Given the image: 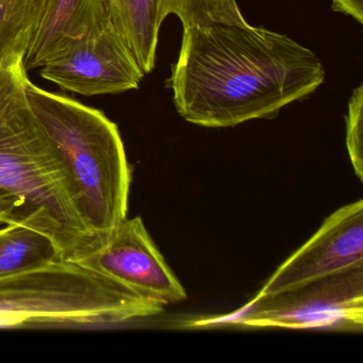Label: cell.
<instances>
[{"mask_svg": "<svg viewBox=\"0 0 363 363\" xmlns=\"http://www.w3.org/2000/svg\"><path fill=\"white\" fill-rule=\"evenodd\" d=\"M324 80L320 59L291 38L252 25L216 23L184 28L167 88L186 122L228 128L276 118Z\"/></svg>", "mask_w": 363, "mask_h": 363, "instance_id": "obj_1", "label": "cell"}, {"mask_svg": "<svg viewBox=\"0 0 363 363\" xmlns=\"http://www.w3.org/2000/svg\"><path fill=\"white\" fill-rule=\"evenodd\" d=\"M23 60L0 69V210L50 238L62 260L97 250L79 191L28 103Z\"/></svg>", "mask_w": 363, "mask_h": 363, "instance_id": "obj_2", "label": "cell"}, {"mask_svg": "<svg viewBox=\"0 0 363 363\" xmlns=\"http://www.w3.org/2000/svg\"><path fill=\"white\" fill-rule=\"evenodd\" d=\"M26 94L77 186L82 213L101 247L128 213L131 167L118 125L99 110L43 90L30 80Z\"/></svg>", "mask_w": 363, "mask_h": 363, "instance_id": "obj_3", "label": "cell"}, {"mask_svg": "<svg viewBox=\"0 0 363 363\" xmlns=\"http://www.w3.org/2000/svg\"><path fill=\"white\" fill-rule=\"evenodd\" d=\"M162 311L156 301L76 261L55 260L0 279V327L111 326Z\"/></svg>", "mask_w": 363, "mask_h": 363, "instance_id": "obj_4", "label": "cell"}, {"mask_svg": "<svg viewBox=\"0 0 363 363\" xmlns=\"http://www.w3.org/2000/svg\"><path fill=\"white\" fill-rule=\"evenodd\" d=\"M233 324L254 328L361 331L363 264L272 295L257 296L228 316L190 326Z\"/></svg>", "mask_w": 363, "mask_h": 363, "instance_id": "obj_5", "label": "cell"}, {"mask_svg": "<svg viewBox=\"0 0 363 363\" xmlns=\"http://www.w3.org/2000/svg\"><path fill=\"white\" fill-rule=\"evenodd\" d=\"M45 80L84 96L139 88L144 72L111 21L42 67Z\"/></svg>", "mask_w": 363, "mask_h": 363, "instance_id": "obj_6", "label": "cell"}, {"mask_svg": "<svg viewBox=\"0 0 363 363\" xmlns=\"http://www.w3.org/2000/svg\"><path fill=\"white\" fill-rule=\"evenodd\" d=\"M76 262L118 280L163 307L186 299L184 286L140 216L125 218L101 247Z\"/></svg>", "mask_w": 363, "mask_h": 363, "instance_id": "obj_7", "label": "cell"}, {"mask_svg": "<svg viewBox=\"0 0 363 363\" xmlns=\"http://www.w3.org/2000/svg\"><path fill=\"white\" fill-rule=\"evenodd\" d=\"M363 264V201L340 208L289 257L257 296L276 294Z\"/></svg>", "mask_w": 363, "mask_h": 363, "instance_id": "obj_8", "label": "cell"}, {"mask_svg": "<svg viewBox=\"0 0 363 363\" xmlns=\"http://www.w3.org/2000/svg\"><path fill=\"white\" fill-rule=\"evenodd\" d=\"M109 22L106 0H46L25 52V69L44 67Z\"/></svg>", "mask_w": 363, "mask_h": 363, "instance_id": "obj_9", "label": "cell"}, {"mask_svg": "<svg viewBox=\"0 0 363 363\" xmlns=\"http://www.w3.org/2000/svg\"><path fill=\"white\" fill-rule=\"evenodd\" d=\"M110 21L126 42L144 74L156 63L161 0H106Z\"/></svg>", "mask_w": 363, "mask_h": 363, "instance_id": "obj_10", "label": "cell"}, {"mask_svg": "<svg viewBox=\"0 0 363 363\" xmlns=\"http://www.w3.org/2000/svg\"><path fill=\"white\" fill-rule=\"evenodd\" d=\"M62 260L54 242L28 227L0 226V279Z\"/></svg>", "mask_w": 363, "mask_h": 363, "instance_id": "obj_11", "label": "cell"}, {"mask_svg": "<svg viewBox=\"0 0 363 363\" xmlns=\"http://www.w3.org/2000/svg\"><path fill=\"white\" fill-rule=\"evenodd\" d=\"M45 1L0 0V69L24 60Z\"/></svg>", "mask_w": 363, "mask_h": 363, "instance_id": "obj_12", "label": "cell"}, {"mask_svg": "<svg viewBox=\"0 0 363 363\" xmlns=\"http://www.w3.org/2000/svg\"><path fill=\"white\" fill-rule=\"evenodd\" d=\"M161 20L175 14L184 28L216 23L248 26L235 0H161Z\"/></svg>", "mask_w": 363, "mask_h": 363, "instance_id": "obj_13", "label": "cell"}, {"mask_svg": "<svg viewBox=\"0 0 363 363\" xmlns=\"http://www.w3.org/2000/svg\"><path fill=\"white\" fill-rule=\"evenodd\" d=\"M346 147L359 179L363 176V86L354 89L346 116Z\"/></svg>", "mask_w": 363, "mask_h": 363, "instance_id": "obj_14", "label": "cell"}, {"mask_svg": "<svg viewBox=\"0 0 363 363\" xmlns=\"http://www.w3.org/2000/svg\"><path fill=\"white\" fill-rule=\"evenodd\" d=\"M333 9L363 23V0H331Z\"/></svg>", "mask_w": 363, "mask_h": 363, "instance_id": "obj_15", "label": "cell"}, {"mask_svg": "<svg viewBox=\"0 0 363 363\" xmlns=\"http://www.w3.org/2000/svg\"><path fill=\"white\" fill-rule=\"evenodd\" d=\"M6 224H12L11 220L5 211L0 210V226Z\"/></svg>", "mask_w": 363, "mask_h": 363, "instance_id": "obj_16", "label": "cell"}]
</instances>
